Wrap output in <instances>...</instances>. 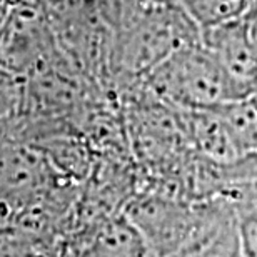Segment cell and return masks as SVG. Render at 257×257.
<instances>
[{
    "instance_id": "6da1fadb",
    "label": "cell",
    "mask_w": 257,
    "mask_h": 257,
    "mask_svg": "<svg viewBox=\"0 0 257 257\" xmlns=\"http://www.w3.org/2000/svg\"><path fill=\"white\" fill-rule=\"evenodd\" d=\"M112 29L109 67L146 77L184 47L200 42V30L179 0H99Z\"/></svg>"
},
{
    "instance_id": "7a4b0ae2",
    "label": "cell",
    "mask_w": 257,
    "mask_h": 257,
    "mask_svg": "<svg viewBox=\"0 0 257 257\" xmlns=\"http://www.w3.org/2000/svg\"><path fill=\"white\" fill-rule=\"evenodd\" d=\"M144 80L154 97L179 112L217 109L252 94L227 74L202 42L172 54Z\"/></svg>"
},
{
    "instance_id": "3957f363",
    "label": "cell",
    "mask_w": 257,
    "mask_h": 257,
    "mask_svg": "<svg viewBox=\"0 0 257 257\" xmlns=\"http://www.w3.org/2000/svg\"><path fill=\"white\" fill-rule=\"evenodd\" d=\"M55 45L52 30L34 4H14L0 27V69L25 74Z\"/></svg>"
},
{
    "instance_id": "277c9868",
    "label": "cell",
    "mask_w": 257,
    "mask_h": 257,
    "mask_svg": "<svg viewBox=\"0 0 257 257\" xmlns=\"http://www.w3.org/2000/svg\"><path fill=\"white\" fill-rule=\"evenodd\" d=\"M200 42L235 82L254 94L257 84V47L250 37L247 19L209 29L200 34Z\"/></svg>"
},
{
    "instance_id": "5b68a950",
    "label": "cell",
    "mask_w": 257,
    "mask_h": 257,
    "mask_svg": "<svg viewBox=\"0 0 257 257\" xmlns=\"http://www.w3.org/2000/svg\"><path fill=\"white\" fill-rule=\"evenodd\" d=\"M79 257H152L149 245L125 212L100 222L85 240Z\"/></svg>"
},
{
    "instance_id": "8992f818",
    "label": "cell",
    "mask_w": 257,
    "mask_h": 257,
    "mask_svg": "<svg viewBox=\"0 0 257 257\" xmlns=\"http://www.w3.org/2000/svg\"><path fill=\"white\" fill-rule=\"evenodd\" d=\"M182 115L191 142L204 159L225 164L242 156L215 109L182 112Z\"/></svg>"
},
{
    "instance_id": "52a82bcc",
    "label": "cell",
    "mask_w": 257,
    "mask_h": 257,
    "mask_svg": "<svg viewBox=\"0 0 257 257\" xmlns=\"http://www.w3.org/2000/svg\"><path fill=\"white\" fill-rule=\"evenodd\" d=\"M239 152H257V99L250 94L215 109Z\"/></svg>"
},
{
    "instance_id": "ba28073f",
    "label": "cell",
    "mask_w": 257,
    "mask_h": 257,
    "mask_svg": "<svg viewBox=\"0 0 257 257\" xmlns=\"http://www.w3.org/2000/svg\"><path fill=\"white\" fill-rule=\"evenodd\" d=\"M200 34L209 29L247 19L254 9V0H179Z\"/></svg>"
},
{
    "instance_id": "9c48e42d",
    "label": "cell",
    "mask_w": 257,
    "mask_h": 257,
    "mask_svg": "<svg viewBox=\"0 0 257 257\" xmlns=\"http://www.w3.org/2000/svg\"><path fill=\"white\" fill-rule=\"evenodd\" d=\"M44 20L59 37L99 14V0H34Z\"/></svg>"
},
{
    "instance_id": "30bf717a",
    "label": "cell",
    "mask_w": 257,
    "mask_h": 257,
    "mask_svg": "<svg viewBox=\"0 0 257 257\" xmlns=\"http://www.w3.org/2000/svg\"><path fill=\"white\" fill-rule=\"evenodd\" d=\"M191 257H245L237 230V215L225 224L202 250Z\"/></svg>"
},
{
    "instance_id": "8fae6325",
    "label": "cell",
    "mask_w": 257,
    "mask_h": 257,
    "mask_svg": "<svg viewBox=\"0 0 257 257\" xmlns=\"http://www.w3.org/2000/svg\"><path fill=\"white\" fill-rule=\"evenodd\" d=\"M52 159L54 162L60 164V167L67 169L72 176L80 177L85 172L87 167V156L79 142H74L70 139L65 141L52 142Z\"/></svg>"
},
{
    "instance_id": "7c38bea8",
    "label": "cell",
    "mask_w": 257,
    "mask_h": 257,
    "mask_svg": "<svg viewBox=\"0 0 257 257\" xmlns=\"http://www.w3.org/2000/svg\"><path fill=\"white\" fill-rule=\"evenodd\" d=\"M237 230L245 257H257V204L235 210Z\"/></svg>"
},
{
    "instance_id": "4fadbf2b",
    "label": "cell",
    "mask_w": 257,
    "mask_h": 257,
    "mask_svg": "<svg viewBox=\"0 0 257 257\" xmlns=\"http://www.w3.org/2000/svg\"><path fill=\"white\" fill-rule=\"evenodd\" d=\"M247 22H249V30H250V37H252L255 47H257V19L254 17H247Z\"/></svg>"
},
{
    "instance_id": "5bb4252c",
    "label": "cell",
    "mask_w": 257,
    "mask_h": 257,
    "mask_svg": "<svg viewBox=\"0 0 257 257\" xmlns=\"http://www.w3.org/2000/svg\"><path fill=\"white\" fill-rule=\"evenodd\" d=\"M249 17H254V19H257V0H254V9H252V12H250Z\"/></svg>"
},
{
    "instance_id": "9a60e30c",
    "label": "cell",
    "mask_w": 257,
    "mask_h": 257,
    "mask_svg": "<svg viewBox=\"0 0 257 257\" xmlns=\"http://www.w3.org/2000/svg\"><path fill=\"white\" fill-rule=\"evenodd\" d=\"M15 4H34V0H15Z\"/></svg>"
},
{
    "instance_id": "2e32d148",
    "label": "cell",
    "mask_w": 257,
    "mask_h": 257,
    "mask_svg": "<svg viewBox=\"0 0 257 257\" xmlns=\"http://www.w3.org/2000/svg\"><path fill=\"white\" fill-rule=\"evenodd\" d=\"M7 17V15H5ZM5 17H0V27H2V24H4V20H5Z\"/></svg>"
},
{
    "instance_id": "e0dca14e",
    "label": "cell",
    "mask_w": 257,
    "mask_h": 257,
    "mask_svg": "<svg viewBox=\"0 0 257 257\" xmlns=\"http://www.w3.org/2000/svg\"><path fill=\"white\" fill-rule=\"evenodd\" d=\"M254 95H255V99H257V84H255V89H254Z\"/></svg>"
},
{
    "instance_id": "ac0fdd59",
    "label": "cell",
    "mask_w": 257,
    "mask_h": 257,
    "mask_svg": "<svg viewBox=\"0 0 257 257\" xmlns=\"http://www.w3.org/2000/svg\"><path fill=\"white\" fill-rule=\"evenodd\" d=\"M177 257H179V255H177Z\"/></svg>"
}]
</instances>
